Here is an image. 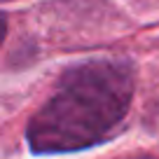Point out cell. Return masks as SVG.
<instances>
[{"mask_svg": "<svg viewBox=\"0 0 159 159\" xmlns=\"http://www.w3.org/2000/svg\"><path fill=\"white\" fill-rule=\"evenodd\" d=\"M134 87L129 59H89L66 68L26 126L30 152L66 154L105 143L124 124Z\"/></svg>", "mask_w": 159, "mask_h": 159, "instance_id": "6da1fadb", "label": "cell"}, {"mask_svg": "<svg viewBox=\"0 0 159 159\" xmlns=\"http://www.w3.org/2000/svg\"><path fill=\"white\" fill-rule=\"evenodd\" d=\"M124 159H159L154 154H131V157H124Z\"/></svg>", "mask_w": 159, "mask_h": 159, "instance_id": "3957f363", "label": "cell"}, {"mask_svg": "<svg viewBox=\"0 0 159 159\" xmlns=\"http://www.w3.org/2000/svg\"><path fill=\"white\" fill-rule=\"evenodd\" d=\"M7 35V16L0 12V45H2V40H5Z\"/></svg>", "mask_w": 159, "mask_h": 159, "instance_id": "7a4b0ae2", "label": "cell"}]
</instances>
